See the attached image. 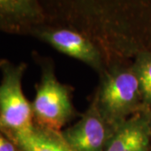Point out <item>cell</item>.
Returning <instances> with one entry per match:
<instances>
[{"instance_id":"obj_1","label":"cell","mask_w":151,"mask_h":151,"mask_svg":"<svg viewBox=\"0 0 151 151\" xmlns=\"http://www.w3.org/2000/svg\"><path fill=\"white\" fill-rule=\"evenodd\" d=\"M94 102L102 117L116 129L144 108L139 82L133 67H115L103 76Z\"/></svg>"},{"instance_id":"obj_2","label":"cell","mask_w":151,"mask_h":151,"mask_svg":"<svg viewBox=\"0 0 151 151\" xmlns=\"http://www.w3.org/2000/svg\"><path fill=\"white\" fill-rule=\"evenodd\" d=\"M26 68L25 63L0 61V131L4 133L24 131L35 126L32 104L22 89V78Z\"/></svg>"},{"instance_id":"obj_3","label":"cell","mask_w":151,"mask_h":151,"mask_svg":"<svg viewBox=\"0 0 151 151\" xmlns=\"http://www.w3.org/2000/svg\"><path fill=\"white\" fill-rule=\"evenodd\" d=\"M32 109L35 126L56 132H60L74 115L70 90L58 81L50 65L43 67Z\"/></svg>"},{"instance_id":"obj_4","label":"cell","mask_w":151,"mask_h":151,"mask_svg":"<svg viewBox=\"0 0 151 151\" xmlns=\"http://www.w3.org/2000/svg\"><path fill=\"white\" fill-rule=\"evenodd\" d=\"M114 130L102 117L93 101L81 119L60 131V134L75 151H103Z\"/></svg>"},{"instance_id":"obj_5","label":"cell","mask_w":151,"mask_h":151,"mask_svg":"<svg viewBox=\"0 0 151 151\" xmlns=\"http://www.w3.org/2000/svg\"><path fill=\"white\" fill-rule=\"evenodd\" d=\"M40 40L58 51L79 60L97 71L103 70L102 51L88 37L69 29H34Z\"/></svg>"},{"instance_id":"obj_6","label":"cell","mask_w":151,"mask_h":151,"mask_svg":"<svg viewBox=\"0 0 151 151\" xmlns=\"http://www.w3.org/2000/svg\"><path fill=\"white\" fill-rule=\"evenodd\" d=\"M151 115L140 111L115 129L103 151H149Z\"/></svg>"},{"instance_id":"obj_7","label":"cell","mask_w":151,"mask_h":151,"mask_svg":"<svg viewBox=\"0 0 151 151\" xmlns=\"http://www.w3.org/2000/svg\"><path fill=\"white\" fill-rule=\"evenodd\" d=\"M41 5L34 0H0V30L21 33L45 19Z\"/></svg>"},{"instance_id":"obj_8","label":"cell","mask_w":151,"mask_h":151,"mask_svg":"<svg viewBox=\"0 0 151 151\" xmlns=\"http://www.w3.org/2000/svg\"><path fill=\"white\" fill-rule=\"evenodd\" d=\"M5 134L20 151H75L64 140L60 132L34 126L30 129Z\"/></svg>"},{"instance_id":"obj_9","label":"cell","mask_w":151,"mask_h":151,"mask_svg":"<svg viewBox=\"0 0 151 151\" xmlns=\"http://www.w3.org/2000/svg\"><path fill=\"white\" fill-rule=\"evenodd\" d=\"M139 82L144 107L151 106V53L139 55L133 66Z\"/></svg>"},{"instance_id":"obj_10","label":"cell","mask_w":151,"mask_h":151,"mask_svg":"<svg viewBox=\"0 0 151 151\" xmlns=\"http://www.w3.org/2000/svg\"><path fill=\"white\" fill-rule=\"evenodd\" d=\"M0 151H19L15 144L0 131Z\"/></svg>"},{"instance_id":"obj_11","label":"cell","mask_w":151,"mask_h":151,"mask_svg":"<svg viewBox=\"0 0 151 151\" xmlns=\"http://www.w3.org/2000/svg\"><path fill=\"white\" fill-rule=\"evenodd\" d=\"M150 128H151V121H150Z\"/></svg>"}]
</instances>
